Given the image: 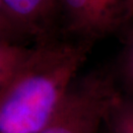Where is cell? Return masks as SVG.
<instances>
[{
    "label": "cell",
    "instance_id": "8992f818",
    "mask_svg": "<svg viewBox=\"0 0 133 133\" xmlns=\"http://www.w3.org/2000/svg\"><path fill=\"white\" fill-rule=\"evenodd\" d=\"M33 46L0 42V90L25 61Z\"/></svg>",
    "mask_w": 133,
    "mask_h": 133
},
{
    "label": "cell",
    "instance_id": "5b68a950",
    "mask_svg": "<svg viewBox=\"0 0 133 133\" xmlns=\"http://www.w3.org/2000/svg\"><path fill=\"white\" fill-rule=\"evenodd\" d=\"M133 21V0H95V41L126 28Z\"/></svg>",
    "mask_w": 133,
    "mask_h": 133
},
{
    "label": "cell",
    "instance_id": "7a4b0ae2",
    "mask_svg": "<svg viewBox=\"0 0 133 133\" xmlns=\"http://www.w3.org/2000/svg\"><path fill=\"white\" fill-rule=\"evenodd\" d=\"M123 95L115 77L96 70L77 77L39 133H100Z\"/></svg>",
    "mask_w": 133,
    "mask_h": 133
},
{
    "label": "cell",
    "instance_id": "52a82bcc",
    "mask_svg": "<svg viewBox=\"0 0 133 133\" xmlns=\"http://www.w3.org/2000/svg\"><path fill=\"white\" fill-rule=\"evenodd\" d=\"M107 133H133V97H122L109 117Z\"/></svg>",
    "mask_w": 133,
    "mask_h": 133
},
{
    "label": "cell",
    "instance_id": "6da1fadb",
    "mask_svg": "<svg viewBox=\"0 0 133 133\" xmlns=\"http://www.w3.org/2000/svg\"><path fill=\"white\" fill-rule=\"evenodd\" d=\"M93 44L56 38L37 43L0 90V133H39L78 77Z\"/></svg>",
    "mask_w": 133,
    "mask_h": 133
},
{
    "label": "cell",
    "instance_id": "ba28073f",
    "mask_svg": "<svg viewBox=\"0 0 133 133\" xmlns=\"http://www.w3.org/2000/svg\"><path fill=\"white\" fill-rule=\"evenodd\" d=\"M31 39L28 34L19 26V24L11 16L2 0H0V42L25 44Z\"/></svg>",
    "mask_w": 133,
    "mask_h": 133
},
{
    "label": "cell",
    "instance_id": "277c9868",
    "mask_svg": "<svg viewBox=\"0 0 133 133\" xmlns=\"http://www.w3.org/2000/svg\"><path fill=\"white\" fill-rule=\"evenodd\" d=\"M95 0H56L57 36L94 44Z\"/></svg>",
    "mask_w": 133,
    "mask_h": 133
},
{
    "label": "cell",
    "instance_id": "3957f363",
    "mask_svg": "<svg viewBox=\"0 0 133 133\" xmlns=\"http://www.w3.org/2000/svg\"><path fill=\"white\" fill-rule=\"evenodd\" d=\"M11 16L36 43L56 38V0H2Z\"/></svg>",
    "mask_w": 133,
    "mask_h": 133
},
{
    "label": "cell",
    "instance_id": "9c48e42d",
    "mask_svg": "<svg viewBox=\"0 0 133 133\" xmlns=\"http://www.w3.org/2000/svg\"><path fill=\"white\" fill-rule=\"evenodd\" d=\"M118 70L120 80L133 97V21L129 25L125 44L119 59Z\"/></svg>",
    "mask_w": 133,
    "mask_h": 133
}]
</instances>
